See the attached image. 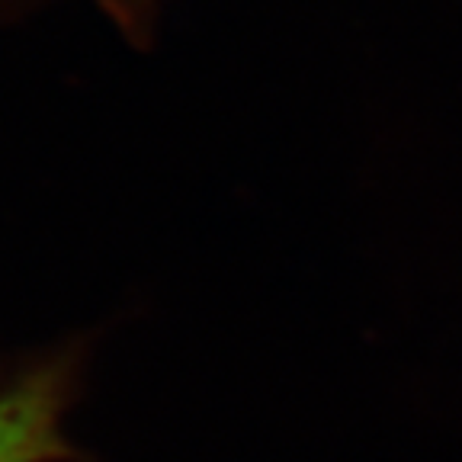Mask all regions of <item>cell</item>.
Returning a JSON list of instances; mask_svg holds the SVG:
<instances>
[{
    "instance_id": "obj_1",
    "label": "cell",
    "mask_w": 462,
    "mask_h": 462,
    "mask_svg": "<svg viewBox=\"0 0 462 462\" xmlns=\"http://www.w3.org/2000/svg\"><path fill=\"white\" fill-rule=\"evenodd\" d=\"M58 449V395L49 383L0 392V462H45Z\"/></svg>"
}]
</instances>
